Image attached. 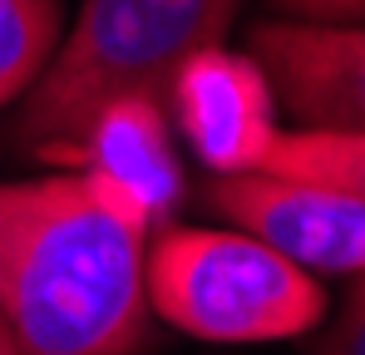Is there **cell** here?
<instances>
[{"mask_svg":"<svg viewBox=\"0 0 365 355\" xmlns=\"http://www.w3.org/2000/svg\"><path fill=\"white\" fill-rule=\"evenodd\" d=\"M148 227L84 173L0 182V326L20 355L153 346Z\"/></svg>","mask_w":365,"mask_h":355,"instance_id":"obj_1","label":"cell"},{"mask_svg":"<svg viewBox=\"0 0 365 355\" xmlns=\"http://www.w3.org/2000/svg\"><path fill=\"white\" fill-rule=\"evenodd\" d=\"M242 0H84L69 40L50 55L10 123V143L35 153L69 143L123 94L158 99L187 55L222 45Z\"/></svg>","mask_w":365,"mask_h":355,"instance_id":"obj_2","label":"cell"},{"mask_svg":"<svg viewBox=\"0 0 365 355\" xmlns=\"http://www.w3.org/2000/svg\"><path fill=\"white\" fill-rule=\"evenodd\" d=\"M143 277L153 316L217 346L292 341L326 316L321 282L252 232L158 227Z\"/></svg>","mask_w":365,"mask_h":355,"instance_id":"obj_3","label":"cell"},{"mask_svg":"<svg viewBox=\"0 0 365 355\" xmlns=\"http://www.w3.org/2000/svg\"><path fill=\"white\" fill-rule=\"evenodd\" d=\"M207 202L306 272H365V197L277 173H227L207 187Z\"/></svg>","mask_w":365,"mask_h":355,"instance_id":"obj_4","label":"cell"},{"mask_svg":"<svg viewBox=\"0 0 365 355\" xmlns=\"http://www.w3.org/2000/svg\"><path fill=\"white\" fill-rule=\"evenodd\" d=\"M40 158L64 163L69 173H84L148 232L168 227L173 207L182 202V168L168 138V109L143 94H123L104 104L69 143L45 148Z\"/></svg>","mask_w":365,"mask_h":355,"instance_id":"obj_5","label":"cell"},{"mask_svg":"<svg viewBox=\"0 0 365 355\" xmlns=\"http://www.w3.org/2000/svg\"><path fill=\"white\" fill-rule=\"evenodd\" d=\"M163 109L173 114L178 133L192 153L217 178L257 173L277 128V94L252 55H232L222 45H207L187 55L163 94Z\"/></svg>","mask_w":365,"mask_h":355,"instance_id":"obj_6","label":"cell"},{"mask_svg":"<svg viewBox=\"0 0 365 355\" xmlns=\"http://www.w3.org/2000/svg\"><path fill=\"white\" fill-rule=\"evenodd\" d=\"M247 55L262 64L277 104L316 133H365V20L252 25Z\"/></svg>","mask_w":365,"mask_h":355,"instance_id":"obj_7","label":"cell"},{"mask_svg":"<svg viewBox=\"0 0 365 355\" xmlns=\"http://www.w3.org/2000/svg\"><path fill=\"white\" fill-rule=\"evenodd\" d=\"M257 173L321 182V187L365 197V133H316V128L277 133Z\"/></svg>","mask_w":365,"mask_h":355,"instance_id":"obj_8","label":"cell"},{"mask_svg":"<svg viewBox=\"0 0 365 355\" xmlns=\"http://www.w3.org/2000/svg\"><path fill=\"white\" fill-rule=\"evenodd\" d=\"M60 40V0H0V109L15 104Z\"/></svg>","mask_w":365,"mask_h":355,"instance_id":"obj_9","label":"cell"},{"mask_svg":"<svg viewBox=\"0 0 365 355\" xmlns=\"http://www.w3.org/2000/svg\"><path fill=\"white\" fill-rule=\"evenodd\" d=\"M321 355H365V272L346 292V306H341V316H336Z\"/></svg>","mask_w":365,"mask_h":355,"instance_id":"obj_10","label":"cell"},{"mask_svg":"<svg viewBox=\"0 0 365 355\" xmlns=\"http://www.w3.org/2000/svg\"><path fill=\"white\" fill-rule=\"evenodd\" d=\"M282 5L321 25H361L365 20V0H282Z\"/></svg>","mask_w":365,"mask_h":355,"instance_id":"obj_11","label":"cell"},{"mask_svg":"<svg viewBox=\"0 0 365 355\" xmlns=\"http://www.w3.org/2000/svg\"><path fill=\"white\" fill-rule=\"evenodd\" d=\"M0 355H20L15 346H10V336H5V326H0Z\"/></svg>","mask_w":365,"mask_h":355,"instance_id":"obj_12","label":"cell"}]
</instances>
